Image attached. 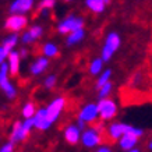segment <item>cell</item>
<instances>
[{
  "mask_svg": "<svg viewBox=\"0 0 152 152\" xmlns=\"http://www.w3.org/2000/svg\"><path fill=\"white\" fill-rule=\"evenodd\" d=\"M34 4V0H15L13 1V4L10 6V11L11 13H18V14H23V13H27L31 10Z\"/></svg>",
  "mask_w": 152,
  "mask_h": 152,
  "instance_id": "obj_11",
  "label": "cell"
},
{
  "mask_svg": "<svg viewBox=\"0 0 152 152\" xmlns=\"http://www.w3.org/2000/svg\"><path fill=\"white\" fill-rule=\"evenodd\" d=\"M35 106H34V103H27V105L24 106L23 109V115L25 119H31V117H34L35 116Z\"/></svg>",
  "mask_w": 152,
  "mask_h": 152,
  "instance_id": "obj_21",
  "label": "cell"
},
{
  "mask_svg": "<svg viewBox=\"0 0 152 152\" xmlns=\"http://www.w3.org/2000/svg\"><path fill=\"white\" fill-rule=\"evenodd\" d=\"M127 152H140V151H138V149H129Z\"/></svg>",
  "mask_w": 152,
  "mask_h": 152,
  "instance_id": "obj_33",
  "label": "cell"
},
{
  "mask_svg": "<svg viewBox=\"0 0 152 152\" xmlns=\"http://www.w3.org/2000/svg\"><path fill=\"white\" fill-rule=\"evenodd\" d=\"M34 120L38 130H48L52 124V121L48 117V109H39L34 116Z\"/></svg>",
  "mask_w": 152,
  "mask_h": 152,
  "instance_id": "obj_9",
  "label": "cell"
},
{
  "mask_svg": "<svg viewBox=\"0 0 152 152\" xmlns=\"http://www.w3.org/2000/svg\"><path fill=\"white\" fill-rule=\"evenodd\" d=\"M43 55L48 56V57H55V56L59 55V50H57V46L53 45V43H46L43 46Z\"/></svg>",
  "mask_w": 152,
  "mask_h": 152,
  "instance_id": "obj_19",
  "label": "cell"
},
{
  "mask_svg": "<svg viewBox=\"0 0 152 152\" xmlns=\"http://www.w3.org/2000/svg\"><path fill=\"white\" fill-rule=\"evenodd\" d=\"M81 138H83V144L88 148L95 147V145H98V144L102 141L101 133L96 131L95 129H89V130H87V131H84V134L81 135Z\"/></svg>",
  "mask_w": 152,
  "mask_h": 152,
  "instance_id": "obj_8",
  "label": "cell"
},
{
  "mask_svg": "<svg viewBox=\"0 0 152 152\" xmlns=\"http://www.w3.org/2000/svg\"><path fill=\"white\" fill-rule=\"evenodd\" d=\"M56 83V78L53 77V75H50V77H48L46 80H45V87L46 88H52L53 85H55Z\"/></svg>",
  "mask_w": 152,
  "mask_h": 152,
  "instance_id": "obj_27",
  "label": "cell"
},
{
  "mask_svg": "<svg viewBox=\"0 0 152 152\" xmlns=\"http://www.w3.org/2000/svg\"><path fill=\"white\" fill-rule=\"evenodd\" d=\"M110 70H106L105 73L102 74L101 77H99V80H98V83H96V88H101L103 87L106 83H109V78H110Z\"/></svg>",
  "mask_w": 152,
  "mask_h": 152,
  "instance_id": "obj_24",
  "label": "cell"
},
{
  "mask_svg": "<svg viewBox=\"0 0 152 152\" xmlns=\"http://www.w3.org/2000/svg\"><path fill=\"white\" fill-rule=\"evenodd\" d=\"M84 29L83 28H80V29H77V31H74V32H71L67 37V45H75V43H78L81 39L84 38Z\"/></svg>",
  "mask_w": 152,
  "mask_h": 152,
  "instance_id": "obj_17",
  "label": "cell"
},
{
  "mask_svg": "<svg viewBox=\"0 0 152 152\" xmlns=\"http://www.w3.org/2000/svg\"><path fill=\"white\" fill-rule=\"evenodd\" d=\"M96 152H112L109 148H106V147H102V148H99Z\"/></svg>",
  "mask_w": 152,
  "mask_h": 152,
  "instance_id": "obj_31",
  "label": "cell"
},
{
  "mask_svg": "<svg viewBox=\"0 0 152 152\" xmlns=\"http://www.w3.org/2000/svg\"><path fill=\"white\" fill-rule=\"evenodd\" d=\"M83 25H84L83 18L70 15V17L64 18L61 23L59 24L57 29H59L60 34H71V32H74V31L80 29V28H83Z\"/></svg>",
  "mask_w": 152,
  "mask_h": 152,
  "instance_id": "obj_4",
  "label": "cell"
},
{
  "mask_svg": "<svg viewBox=\"0 0 152 152\" xmlns=\"http://www.w3.org/2000/svg\"><path fill=\"white\" fill-rule=\"evenodd\" d=\"M9 70H10V66L7 64L0 66V87H1V89L4 91L6 95L10 99H13L15 96V89H14V87L9 81Z\"/></svg>",
  "mask_w": 152,
  "mask_h": 152,
  "instance_id": "obj_5",
  "label": "cell"
},
{
  "mask_svg": "<svg viewBox=\"0 0 152 152\" xmlns=\"http://www.w3.org/2000/svg\"><path fill=\"white\" fill-rule=\"evenodd\" d=\"M110 89H112V84L110 83H106L103 87L99 88V98H105L106 95H109V92H110Z\"/></svg>",
  "mask_w": 152,
  "mask_h": 152,
  "instance_id": "obj_26",
  "label": "cell"
},
{
  "mask_svg": "<svg viewBox=\"0 0 152 152\" xmlns=\"http://www.w3.org/2000/svg\"><path fill=\"white\" fill-rule=\"evenodd\" d=\"M102 63H103V59H95L91 63V69H89V71H91V74H98L99 71L102 70Z\"/></svg>",
  "mask_w": 152,
  "mask_h": 152,
  "instance_id": "obj_23",
  "label": "cell"
},
{
  "mask_svg": "<svg viewBox=\"0 0 152 152\" xmlns=\"http://www.w3.org/2000/svg\"><path fill=\"white\" fill-rule=\"evenodd\" d=\"M7 55H9V52L6 50L4 48H3V45H1V46H0V66L3 64V60L7 57Z\"/></svg>",
  "mask_w": 152,
  "mask_h": 152,
  "instance_id": "obj_28",
  "label": "cell"
},
{
  "mask_svg": "<svg viewBox=\"0 0 152 152\" xmlns=\"http://www.w3.org/2000/svg\"><path fill=\"white\" fill-rule=\"evenodd\" d=\"M98 110H99V116H101L102 120H110L116 116L117 107H116V103L112 99L102 98L98 103Z\"/></svg>",
  "mask_w": 152,
  "mask_h": 152,
  "instance_id": "obj_3",
  "label": "cell"
},
{
  "mask_svg": "<svg viewBox=\"0 0 152 152\" xmlns=\"http://www.w3.org/2000/svg\"><path fill=\"white\" fill-rule=\"evenodd\" d=\"M149 149H152V140H151V142H149Z\"/></svg>",
  "mask_w": 152,
  "mask_h": 152,
  "instance_id": "obj_34",
  "label": "cell"
},
{
  "mask_svg": "<svg viewBox=\"0 0 152 152\" xmlns=\"http://www.w3.org/2000/svg\"><path fill=\"white\" fill-rule=\"evenodd\" d=\"M64 105H66L64 98H57V99H55L53 102H50V105L46 107L48 109V117H49V120H50L52 123L57 120V117H59L61 109L64 107Z\"/></svg>",
  "mask_w": 152,
  "mask_h": 152,
  "instance_id": "obj_7",
  "label": "cell"
},
{
  "mask_svg": "<svg viewBox=\"0 0 152 152\" xmlns=\"http://www.w3.org/2000/svg\"><path fill=\"white\" fill-rule=\"evenodd\" d=\"M120 46V38L119 35L116 32H112L107 35L106 38V42H105V46H103V50H102V59L107 61V60L110 59L113 53H115Z\"/></svg>",
  "mask_w": 152,
  "mask_h": 152,
  "instance_id": "obj_2",
  "label": "cell"
},
{
  "mask_svg": "<svg viewBox=\"0 0 152 152\" xmlns=\"http://www.w3.org/2000/svg\"><path fill=\"white\" fill-rule=\"evenodd\" d=\"M55 4H56V0H42L41 3H39V6H38V10L42 11V13H45L46 10L52 9Z\"/></svg>",
  "mask_w": 152,
  "mask_h": 152,
  "instance_id": "obj_22",
  "label": "cell"
},
{
  "mask_svg": "<svg viewBox=\"0 0 152 152\" xmlns=\"http://www.w3.org/2000/svg\"><path fill=\"white\" fill-rule=\"evenodd\" d=\"M99 115V110H98V105H94V103H88L81 109L80 112V120L83 121H94L96 119V116Z\"/></svg>",
  "mask_w": 152,
  "mask_h": 152,
  "instance_id": "obj_10",
  "label": "cell"
},
{
  "mask_svg": "<svg viewBox=\"0 0 152 152\" xmlns=\"http://www.w3.org/2000/svg\"><path fill=\"white\" fill-rule=\"evenodd\" d=\"M27 25V18L23 14H13L6 20V29L13 31V32H18L24 27Z\"/></svg>",
  "mask_w": 152,
  "mask_h": 152,
  "instance_id": "obj_6",
  "label": "cell"
},
{
  "mask_svg": "<svg viewBox=\"0 0 152 152\" xmlns=\"http://www.w3.org/2000/svg\"><path fill=\"white\" fill-rule=\"evenodd\" d=\"M64 1H73V0H64Z\"/></svg>",
  "mask_w": 152,
  "mask_h": 152,
  "instance_id": "obj_35",
  "label": "cell"
},
{
  "mask_svg": "<svg viewBox=\"0 0 152 152\" xmlns=\"http://www.w3.org/2000/svg\"><path fill=\"white\" fill-rule=\"evenodd\" d=\"M92 129H95L96 131H99V133H101L102 130H103V124H102L101 121H99V123H94V124H92Z\"/></svg>",
  "mask_w": 152,
  "mask_h": 152,
  "instance_id": "obj_30",
  "label": "cell"
},
{
  "mask_svg": "<svg viewBox=\"0 0 152 152\" xmlns=\"http://www.w3.org/2000/svg\"><path fill=\"white\" fill-rule=\"evenodd\" d=\"M15 43H17V37H15V35H10V37L6 38L4 42H3V48L10 53V52L13 50V48L15 46Z\"/></svg>",
  "mask_w": 152,
  "mask_h": 152,
  "instance_id": "obj_20",
  "label": "cell"
},
{
  "mask_svg": "<svg viewBox=\"0 0 152 152\" xmlns=\"http://www.w3.org/2000/svg\"><path fill=\"white\" fill-rule=\"evenodd\" d=\"M21 126H23V123H20V121H17V123L14 124L13 131H11V135H10V141H11L13 144L21 141Z\"/></svg>",
  "mask_w": 152,
  "mask_h": 152,
  "instance_id": "obj_18",
  "label": "cell"
},
{
  "mask_svg": "<svg viewBox=\"0 0 152 152\" xmlns=\"http://www.w3.org/2000/svg\"><path fill=\"white\" fill-rule=\"evenodd\" d=\"M142 135V130H138V129H134L130 126L129 130H127V133L120 138V147L126 149V151H129V149H133V147L137 144L138 138Z\"/></svg>",
  "mask_w": 152,
  "mask_h": 152,
  "instance_id": "obj_1",
  "label": "cell"
},
{
  "mask_svg": "<svg viewBox=\"0 0 152 152\" xmlns=\"http://www.w3.org/2000/svg\"><path fill=\"white\" fill-rule=\"evenodd\" d=\"M9 66H10V74L15 75L20 69V55L17 52H10L9 53Z\"/></svg>",
  "mask_w": 152,
  "mask_h": 152,
  "instance_id": "obj_15",
  "label": "cell"
},
{
  "mask_svg": "<svg viewBox=\"0 0 152 152\" xmlns=\"http://www.w3.org/2000/svg\"><path fill=\"white\" fill-rule=\"evenodd\" d=\"M85 4L89 10H92L94 13H102L105 10L106 4H109V0H85Z\"/></svg>",
  "mask_w": 152,
  "mask_h": 152,
  "instance_id": "obj_14",
  "label": "cell"
},
{
  "mask_svg": "<svg viewBox=\"0 0 152 152\" xmlns=\"http://www.w3.org/2000/svg\"><path fill=\"white\" fill-rule=\"evenodd\" d=\"M21 56H23V57H25V56H27V50H25V49H23V50H21Z\"/></svg>",
  "mask_w": 152,
  "mask_h": 152,
  "instance_id": "obj_32",
  "label": "cell"
},
{
  "mask_svg": "<svg viewBox=\"0 0 152 152\" xmlns=\"http://www.w3.org/2000/svg\"><path fill=\"white\" fill-rule=\"evenodd\" d=\"M129 127L130 126H127V124L113 123V124L109 127V130H107V134H109V137H110L112 140H119V138H121L126 133H127Z\"/></svg>",
  "mask_w": 152,
  "mask_h": 152,
  "instance_id": "obj_12",
  "label": "cell"
},
{
  "mask_svg": "<svg viewBox=\"0 0 152 152\" xmlns=\"http://www.w3.org/2000/svg\"><path fill=\"white\" fill-rule=\"evenodd\" d=\"M64 138L66 141L71 145L78 142L80 140V127L78 126H69L67 129L64 130Z\"/></svg>",
  "mask_w": 152,
  "mask_h": 152,
  "instance_id": "obj_13",
  "label": "cell"
},
{
  "mask_svg": "<svg viewBox=\"0 0 152 152\" xmlns=\"http://www.w3.org/2000/svg\"><path fill=\"white\" fill-rule=\"evenodd\" d=\"M0 152H13V142L3 145V147L0 148Z\"/></svg>",
  "mask_w": 152,
  "mask_h": 152,
  "instance_id": "obj_29",
  "label": "cell"
},
{
  "mask_svg": "<svg viewBox=\"0 0 152 152\" xmlns=\"http://www.w3.org/2000/svg\"><path fill=\"white\" fill-rule=\"evenodd\" d=\"M46 67H48V59L46 57H39L35 63L31 64L29 71H31V74H34V75H38V74H41L42 71H45Z\"/></svg>",
  "mask_w": 152,
  "mask_h": 152,
  "instance_id": "obj_16",
  "label": "cell"
},
{
  "mask_svg": "<svg viewBox=\"0 0 152 152\" xmlns=\"http://www.w3.org/2000/svg\"><path fill=\"white\" fill-rule=\"evenodd\" d=\"M28 32H29V35H31V38H32V41H35V39H38V38L42 35V28L38 27V25H35V27H32Z\"/></svg>",
  "mask_w": 152,
  "mask_h": 152,
  "instance_id": "obj_25",
  "label": "cell"
}]
</instances>
